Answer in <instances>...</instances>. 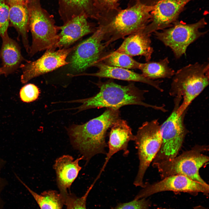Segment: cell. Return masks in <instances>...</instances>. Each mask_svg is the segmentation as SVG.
<instances>
[{"label":"cell","instance_id":"6da1fadb","mask_svg":"<svg viewBox=\"0 0 209 209\" xmlns=\"http://www.w3.org/2000/svg\"><path fill=\"white\" fill-rule=\"evenodd\" d=\"M119 109L107 108L101 115L82 125H73L67 129L73 145L88 161L98 154H106L107 131L120 119Z\"/></svg>","mask_w":209,"mask_h":209},{"label":"cell","instance_id":"7a4b0ae2","mask_svg":"<svg viewBox=\"0 0 209 209\" xmlns=\"http://www.w3.org/2000/svg\"><path fill=\"white\" fill-rule=\"evenodd\" d=\"M97 85L100 90L95 96L71 101L82 103L80 106L75 108L78 110V111L103 107L119 109L122 106L128 105H140L163 112L165 110L163 105L158 106L145 102L144 95L147 90L140 89L133 83L123 86L109 80L105 82H99Z\"/></svg>","mask_w":209,"mask_h":209},{"label":"cell","instance_id":"3957f363","mask_svg":"<svg viewBox=\"0 0 209 209\" xmlns=\"http://www.w3.org/2000/svg\"><path fill=\"white\" fill-rule=\"evenodd\" d=\"M154 6V2L138 0L131 6L120 9L107 21L99 25L104 33L106 45L144 29L150 22Z\"/></svg>","mask_w":209,"mask_h":209},{"label":"cell","instance_id":"277c9868","mask_svg":"<svg viewBox=\"0 0 209 209\" xmlns=\"http://www.w3.org/2000/svg\"><path fill=\"white\" fill-rule=\"evenodd\" d=\"M172 77L169 93L174 97H182V102L178 109L181 115L208 86L209 64H190L177 70Z\"/></svg>","mask_w":209,"mask_h":209},{"label":"cell","instance_id":"5b68a950","mask_svg":"<svg viewBox=\"0 0 209 209\" xmlns=\"http://www.w3.org/2000/svg\"><path fill=\"white\" fill-rule=\"evenodd\" d=\"M27 6L29 30L32 36L28 54L32 57L38 52L51 49L57 43L60 28L55 25L52 17L44 11L38 0H29Z\"/></svg>","mask_w":209,"mask_h":209},{"label":"cell","instance_id":"8992f818","mask_svg":"<svg viewBox=\"0 0 209 209\" xmlns=\"http://www.w3.org/2000/svg\"><path fill=\"white\" fill-rule=\"evenodd\" d=\"M174 106L170 115L160 125L162 142L159 150L152 163L170 160L177 156L188 131L184 122L188 109L181 114L178 109L181 104V97H174Z\"/></svg>","mask_w":209,"mask_h":209},{"label":"cell","instance_id":"52a82bcc","mask_svg":"<svg viewBox=\"0 0 209 209\" xmlns=\"http://www.w3.org/2000/svg\"><path fill=\"white\" fill-rule=\"evenodd\" d=\"M208 150V145H196L172 160L153 163L152 166L158 170L161 179L171 176L182 175L207 184L200 176L199 170L209 161L208 156L203 153Z\"/></svg>","mask_w":209,"mask_h":209},{"label":"cell","instance_id":"ba28073f","mask_svg":"<svg viewBox=\"0 0 209 209\" xmlns=\"http://www.w3.org/2000/svg\"><path fill=\"white\" fill-rule=\"evenodd\" d=\"M158 119L146 121L139 128L134 141L138 151L139 165L134 184L143 188L145 173L159 151L162 138Z\"/></svg>","mask_w":209,"mask_h":209},{"label":"cell","instance_id":"9c48e42d","mask_svg":"<svg viewBox=\"0 0 209 209\" xmlns=\"http://www.w3.org/2000/svg\"><path fill=\"white\" fill-rule=\"evenodd\" d=\"M207 24L204 18L191 24L177 21L171 27L153 33L157 39L172 50L175 57L178 59L185 54L187 48L191 44L207 33L199 30Z\"/></svg>","mask_w":209,"mask_h":209},{"label":"cell","instance_id":"30bf717a","mask_svg":"<svg viewBox=\"0 0 209 209\" xmlns=\"http://www.w3.org/2000/svg\"><path fill=\"white\" fill-rule=\"evenodd\" d=\"M107 46L105 33L99 26L91 36L76 45L69 62L71 69L80 72L93 66L102 57Z\"/></svg>","mask_w":209,"mask_h":209},{"label":"cell","instance_id":"8fae6325","mask_svg":"<svg viewBox=\"0 0 209 209\" xmlns=\"http://www.w3.org/2000/svg\"><path fill=\"white\" fill-rule=\"evenodd\" d=\"M76 46L57 50H47L37 60H27L26 63L21 64L19 67L22 72L21 77V82L26 83L34 78L69 64V62L66 61L67 57Z\"/></svg>","mask_w":209,"mask_h":209},{"label":"cell","instance_id":"7c38bea8","mask_svg":"<svg viewBox=\"0 0 209 209\" xmlns=\"http://www.w3.org/2000/svg\"><path fill=\"white\" fill-rule=\"evenodd\" d=\"M135 197L134 200L146 198L154 194L165 191L195 193L201 192L208 196L209 186L182 175L166 177L160 181L146 183Z\"/></svg>","mask_w":209,"mask_h":209},{"label":"cell","instance_id":"4fadbf2b","mask_svg":"<svg viewBox=\"0 0 209 209\" xmlns=\"http://www.w3.org/2000/svg\"><path fill=\"white\" fill-rule=\"evenodd\" d=\"M192 0H158L154 2L149 23L143 29L150 34L172 26L186 5Z\"/></svg>","mask_w":209,"mask_h":209},{"label":"cell","instance_id":"5bb4252c","mask_svg":"<svg viewBox=\"0 0 209 209\" xmlns=\"http://www.w3.org/2000/svg\"><path fill=\"white\" fill-rule=\"evenodd\" d=\"M84 14L75 16L60 26L57 43L50 50H56L69 48L75 42L83 36L93 33L96 30L87 21Z\"/></svg>","mask_w":209,"mask_h":209},{"label":"cell","instance_id":"9a60e30c","mask_svg":"<svg viewBox=\"0 0 209 209\" xmlns=\"http://www.w3.org/2000/svg\"><path fill=\"white\" fill-rule=\"evenodd\" d=\"M111 128L108 142L109 150L98 176H100L109 160L115 154L122 151L124 156H128L129 153L128 143L130 141H134L135 139V135L133 134L131 127L125 120L119 119Z\"/></svg>","mask_w":209,"mask_h":209},{"label":"cell","instance_id":"2e32d148","mask_svg":"<svg viewBox=\"0 0 209 209\" xmlns=\"http://www.w3.org/2000/svg\"><path fill=\"white\" fill-rule=\"evenodd\" d=\"M98 68V70L95 73H83L76 74L74 76L89 75L100 78H106L128 81L138 82L149 85L161 92L163 91L161 87L162 80H153L145 77L142 74L135 73L131 70L113 66L99 62L93 66Z\"/></svg>","mask_w":209,"mask_h":209},{"label":"cell","instance_id":"e0dca14e","mask_svg":"<svg viewBox=\"0 0 209 209\" xmlns=\"http://www.w3.org/2000/svg\"><path fill=\"white\" fill-rule=\"evenodd\" d=\"M83 159L82 156L75 160L71 156L65 155L57 158L53 165L55 171L57 185L60 193H68L67 189L77 178L82 167L79 161Z\"/></svg>","mask_w":209,"mask_h":209},{"label":"cell","instance_id":"ac0fdd59","mask_svg":"<svg viewBox=\"0 0 209 209\" xmlns=\"http://www.w3.org/2000/svg\"><path fill=\"white\" fill-rule=\"evenodd\" d=\"M143 29L129 35L115 51L131 57L143 56L149 62L154 50L151 46L150 34L145 33Z\"/></svg>","mask_w":209,"mask_h":209},{"label":"cell","instance_id":"d6986e66","mask_svg":"<svg viewBox=\"0 0 209 209\" xmlns=\"http://www.w3.org/2000/svg\"><path fill=\"white\" fill-rule=\"evenodd\" d=\"M2 44L0 50L3 74L6 77L20 67L21 63L27 60L22 56L18 44L10 37L7 31L1 36Z\"/></svg>","mask_w":209,"mask_h":209},{"label":"cell","instance_id":"ffe728a7","mask_svg":"<svg viewBox=\"0 0 209 209\" xmlns=\"http://www.w3.org/2000/svg\"><path fill=\"white\" fill-rule=\"evenodd\" d=\"M9 6L10 26L16 29L18 37L21 36L23 45L28 53L30 47L28 36L29 12L27 4L17 3Z\"/></svg>","mask_w":209,"mask_h":209},{"label":"cell","instance_id":"44dd1931","mask_svg":"<svg viewBox=\"0 0 209 209\" xmlns=\"http://www.w3.org/2000/svg\"><path fill=\"white\" fill-rule=\"evenodd\" d=\"M167 57L158 62H148L140 63L138 69L145 78L153 80L161 78H170L175 73L174 71L169 66Z\"/></svg>","mask_w":209,"mask_h":209},{"label":"cell","instance_id":"7402d4cb","mask_svg":"<svg viewBox=\"0 0 209 209\" xmlns=\"http://www.w3.org/2000/svg\"><path fill=\"white\" fill-rule=\"evenodd\" d=\"M33 196L40 209H62L64 200L62 195L57 191H44L39 194L32 191L20 180Z\"/></svg>","mask_w":209,"mask_h":209},{"label":"cell","instance_id":"603a6c76","mask_svg":"<svg viewBox=\"0 0 209 209\" xmlns=\"http://www.w3.org/2000/svg\"><path fill=\"white\" fill-rule=\"evenodd\" d=\"M68 8L77 11L78 15L84 14L87 17L99 19L101 15L93 0H62Z\"/></svg>","mask_w":209,"mask_h":209},{"label":"cell","instance_id":"cb8c5ba5","mask_svg":"<svg viewBox=\"0 0 209 209\" xmlns=\"http://www.w3.org/2000/svg\"><path fill=\"white\" fill-rule=\"evenodd\" d=\"M99 62L109 66L127 69H138L140 63L129 55L115 51L102 56Z\"/></svg>","mask_w":209,"mask_h":209},{"label":"cell","instance_id":"d4e9b609","mask_svg":"<svg viewBox=\"0 0 209 209\" xmlns=\"http://www.w3.org/2000/svg\"><path fill=\"white\" fill-rule=\"evenodd\" d=\"M120 0H93L95 6L100 13L103 21L111 17L120 10ZM136 1L138 0H133Z\"/></svg>","mask_w":209,"mask_h":209},{"label":"cell","instance_id":"484cf974","mask_svg":"<svg viewBox=\"0 0 209 209\" xmlns=\"http://www.w3.org/2000/svg\"><path fill=\"white\" fill-rule=\"evenodd\" d=\"M94 184L93 183L84 195L80 197L70 193H68L65 194H61L63 196L64 204L66 205V209H87V199Z\"/></svg>","mask_w":209,"mask_h":209},{"label":"cell","instance_id":"4316f807","mask_svg":"<svg viewBox=\"0 0 209 209\" xmlns=\"http://www.w3.org/2000/svg\"><path fill=\"white\" fill-rule=\"evenodd\" d=\"M40 91L37 86L33 84H27L20 90V96L24 102H30L36 100L38 98Z\"/></svg>","mask_w":209,"mask_h":209},{"label":"cell","instance_id":"83f0119b","mask_svg":"<svg viewBox=\"0 0 209 209\" xmlns=\"http://www.w3.org/2000/svg\"><path fill=\"white\" fill-rule=\"evenodd\" d=\"M9 6L5 0H0V36L7 31L10 26Z\"/></svg>","mask_w":209,"mask_h":209},{"label":"cell","instance_id":"f1b7e54d","mask_svg":"<svg viewBox=\"0 0 209 209\" xmlns=\"http://www.w3.org/2000/svg\"><path fill=\"white\" fill-rule=\"evenodd\" d=\"M146 198L118 204L112 209H149L150 203Z\"/></svg>","mask_w":209,"mask_h":209},{"label":"cell","instance_id":"f546056e","mask_svg":"<svg viewBox=\"0 0 209 209\" xmlns=\"http://www.w3.org/2000/svg\"><path fill=\"white\" fill-rule=\"evenodd\" d=\"M6 3L10 6L15 4H27L29 0H5Z\"/></svg>","mask_w":209,"mask_h":209},{"label":"cell","instance_id":"4dcf8cb0","mask_svg":"<svg viewBox=\"0 0 209 209\" xmlns=\"http://www.w3.org/2000/svg\"><path fill=\"white\" fill-rule=\"evenodd\" d=\"M193 209H208V208L201 206H195Z\"/></svg>","mask_w":209,"mask_h":209},{"label":"cell","instance_id":"1f68e13d","mask_svg":"<svg viewBox=\"0 0 209 209\" xmlns=\"http://www.w3.org/2000/svg\"><path fill=\"white\" fill-rule=\"evenodd\" d=\"M1 74H3V73L1 68V67H0V75Z\"/></svg>","mask_w":209,"mask_h":209},{"label":"cell","instance_id":"d6a6232c","mask_svg":"<svg viewBox=\"0 0 209 209\" xmlns=\"http://www.w3.org/2000/svg\"><path fill=\"white\" fill-rule=\"evenodd\" d=\"M157 209H175L172 208H157Z\"/></svg>","mask_w":209,"mask_h":209}]
</instances>
